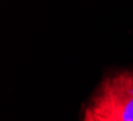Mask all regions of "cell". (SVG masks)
<instances>
[{
  "label": "cell",
  "mask_w": 133,
  "mask_h": 121,
  "mask_svg": "<svg viewBox=\"0 0 133 121\" xmlns=\"http://www.w3.org/2000/svg\"><path fill=\"white\" fill-rule=\"evenodd\" d=\"M82 121H109V120L104 119L103 116L96 114V113H94L90 108H87V110H85V113H84L83 120Z\"/></svg>",
  "instance_id": "obj_2"
},
{
  "label": "cell",
  "mask_w": 133,
  "mask_h": 121,
  "mask_svg": "<svg viewBox=\"0 0 133 121\" xmlns=\"http://www.w3.org/2000/svg\"><path fill=\"white\" fill-rule=\"evenodd\" d=\"M88 108L109 121H133V72L104 78Z\"/></svg>",
  "instance_id": "obj_1"
}]
</instances>
